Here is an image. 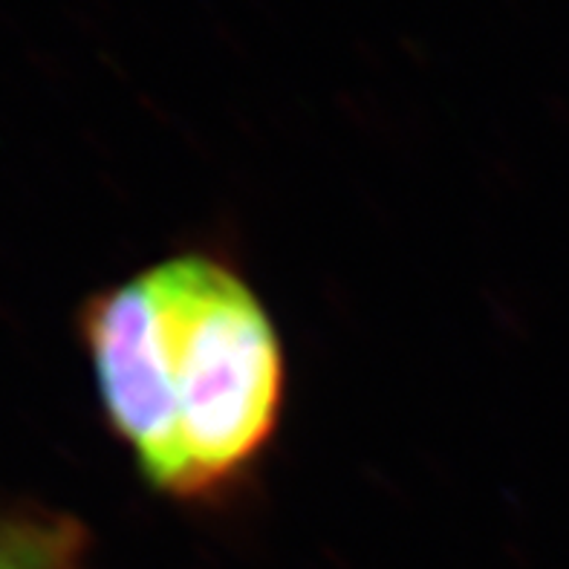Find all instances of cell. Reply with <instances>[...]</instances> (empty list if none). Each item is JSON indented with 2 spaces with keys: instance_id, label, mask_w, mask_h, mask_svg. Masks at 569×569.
<instances>
[{
  "instance_id": "1",
  "label": "cell",
  "mask_w": 569,
  "mask_h": 569,
  "mask_svg": "<svg viewBox=\"0 0 569 569\" xmlns=\"http://www.w3.org/2000/svg\"><path fill=\"white\" fill-rule=\"evenodd\" d=\"M81 330L104 417L162 495H214L272 440L281 341L220 260L180 254L133 274L87 303Z\"/></svg>"
},
{
  "instance_id": "2",
  "label": "cell",
  "mask_w": 569,
  "mask_h": 569,
  "mask_svg": "<svg viewBox=\"0 0 569 569\" xmlns=\"http://www.w3.org/2000/svg\"><path fill=\"white\" fill-rule=\"evenodd\" d=\"M0 569H87L84 529L56 515L0 520Z\"/></svg>"
}]
</instances>
